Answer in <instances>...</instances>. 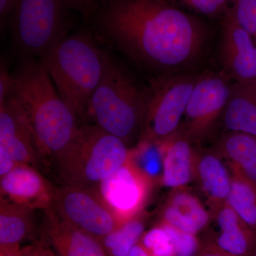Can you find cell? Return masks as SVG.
<instances>
[{"label":"cell","instance_id":"cell-6","mask_svg":"<svg viewBox=\"0 0 256 256\" xmlns=\"http://www.w3.org/2000/svg\"><path fill=\"white\" fill-rule=\"evenodd\" d=\"M198 76L192 70L150 79L140 142L160 144L176 132Z\"/></svg>","mask_w":256,"mask_h":256},{"label":"cell","instance_id":"cell-9","mask_svg":"<svg viewBox=\"0 0 256 256\" xmlns=\"http://www.w3.org/2000/svg\"><path fill=\"white\" fill-rule=\"evenodd\" d=\"M52 208L66 222L100 240L121 226L95 186L56 188Z\"/></svg>","mask_w":256,"mask_h":256},{"label":"cell","instance_id":"cell-14","mask_svg":"<svg viewBox=\"0 0 256 256\" xmlns=\"http://www.w3.org/2000/svg\"><path fill=\"white\" fill-rule=\"evenodd\" d=\"M45 210L44 236L58 256H108L100 240L66 222L53 208Z\"/></svg>","mask_w":256,"mask_h":256},{"label":"cell","instance_id":"cell-12","mask_svg":"<svg viewBox=\"0 0 256 256\" xmlns=\"http://www.w3.org/2000/svg\"><path fill=\"white\" fill-rule=\"evenodd\" d=\"M0 152L36 168L42 158L26 116L11 97L0 102Z\"/></svg>","mask_w":256,"mask_h":256},{"label":"cell","instance_id":"cell-13","mask_svg":"<svg viewBox=\"0 0 256 256\" xmlns=\"http://www.w3.org/2000/svg\"><path fill=\"white\" fill-rule=\"evenodd\" d=\"M56 188L35 166L21 164L2 176L1 198L30 210L52 208Z\"/></svg>","mask_w":256,"mask_h":256},{"label":"cell","instance_id":"cell-18","mask_svg":"<svg viewBox=\"0 0 256 256\" xmlns=\"http://www.w3.org/2000/svg\"><path fill=\"white\" fill-rule=\"evenodd\" d=\"M162 218L175 228L196 235L208 225L210 216L194 195L178 188L165 203Z\"/></svg>","mask_w":256,"mask_h":256},{"label":"cell","instance_id":"cell-16","mask_svg":"<svg viewBox=\"0 0 256 256\" xmlns=\"http://www.w3.org/2000/svg\"><path fill=\"white\" fill-rule=\"evenodd\" d=\"M220 234L216 244L234 256H252L256 252V230L239 216L228 202L216 208Z\"/></svg>","mask_w":256,"mask_h":256},{"label":"cell","instance_id":"cell-5","mask_svg":"<svg viewBox=\"0 0 256 256\" xmlns=\"http://www.w3.org/2000/svg\"><path fill=\"white\" fill-rule=\"evenodd\" d=\"M130 153L122 140L84 122L56 161L64 184L92 188L120 168Z\"/></svg>","mask_w":256,"mask_h":256},{"label":"cell","instance_id":"cell-26","mask_svg":"<svg viewBox=\"0 0 256 256\" xmlns=\"http://www.w3.org/2000/svg\"><path fill=\"white\" fill-rule=\"evenodd\" d=\"M160 224L171 238L175 256H197L200 242L195 234L183 232L163 222Z\"/></svg>","mask_w":256,"mask_h":256},{"label":"cell","instance_id":"cell-23","mask_svg":"<svg viewBox=\"0 0 256 256\" xmlns=\"http://www.w3.org/2000/svg\"><path fill=\"white\" fill-rule=\"evenodd\" d=\"M144 222L138 216L100 240L110 256H128L144 234Z\"/></svg>","mask_w":256,"mask_h":256},{"label":"cell","instance_id":"cell-8","mask_svg":"<svg viewBox=\"0 0 256 256\" xmlns=\"http://www.w3.org/2000/svg\"><path fill=\"white\" fill-rule=\"evenodd\" d=\"M233 82L222 70L218 73L206 70L198 74L184 116V120L175 133L191 142L206 137L220 116H223Z\"/></svg>","mask_w":256,"mask_h":256},{"label":"cell","instance_id":"cell-19","mask_svg":"<svg viewBox=\"0 0 256 256\" xmlns=\"http://www.w3.org/2000/svg\"><path fill=\"white\" fill-rule=\"evenodd\" d=\"M195 170L202 188L214 208L226 203L232 188V176L220 158L213 153H204L197 162L195 161Z\"/></svg>","mask_w":256,"mask_h":256},{"label":"cell","instance_id":"cell-30","mask_svg":"<svg viewBox=\"0 0 256 256\" xmlns=\"http://www.w3.org/2000/svg\"><path fill=\"white\" fill-rule=\"evenodd\" d=\"M0 102L9 96L12 89V74H10L8 67L2 62L0 72Z\"/></svg>","mask_w":256,"mask_h":256},{"label":"cell","instance_id":"cell-4","mask_svg":"<svg viewBox=\"0 0 256 256\" xmlns=\"http://www.w3.org/2000/svg\"><path fill=\"white\" fill-rule=\"evenodd\" d=\"M104 52L90 33L66 36L40 57L64 102L84 121L88 104L100 82Z\"/></svg>","mask_w":256,"mask_h":256},{"label":"cell","instance_id":"cell-33","mask_svg":"<svg viewBox=\"0 0 256 256\" xmlns=\"http://www.w3.org/2000/svg\"><path fill=\"white\" fill-rule=\"evenodd\" d=\"M197 256H234L228 252H224L216 245L206 247L200 255Z\"/></svg>","mask_w":256,"mask_h":256},{"label":"cell","instance_id":"cell-24","mask_svg":"<svg viewBox=\"0 0 256 256\" xmlns=\"http://www.w3.org/2000/svg\"><path fill=\"white\" fill-rule=\"evenodd\" d=\"M170 4L195 15L222 18L230 8V0H166Z\"/></svg>","mask_w":256,"mask_h":256},{"label":"cell","instance_id":"cell-22","mask_svg":"<svg viewBox=\"0 0 256 256\" xmlns=\"http://www.w3.org/2000/svg\"><path fill=\"white\" fill-rule=\"evenodd\" d=\"M232 188L227 202L239 216L256 230V182L232 166Z\"/></svg>","mask_w":256,"mask_h":256},{"label":"cell","instance_id":"cell-11","mask_svg":"<svg viewBox=\"0 0 256 256\" xmlns=\"http://www.w3.org/2000/svg\"><path fill=\"white\" fill-rule=\"evenodd\" d=\"M220 60L222 70L234 82L256 78V44L228 8L222 18Z\"/></svg>","mask_w":256,"mask_h":256},{"label":"cell","instance_id":"cell-31","mask_svg":"<svg viewBox=\"0 0 256 256\" xmlns=\"http://www.w3.org/2000/svg\"><path fill=\"white\" fill-rule=\"evenodd\" d=\"M16 0H0V25L4 30L8 22L10 15L14 10Z\"/></svg>","mask_w":256,"mask_h":256},{"label":"cell","instance_id":"cell-21","mask_svg":"<svg viewBox=\"0 0 256 256\" xmlns=\"http://www.w3.org/2000/svg\"><path fill=\"white\" fill-rule=\"evenodd\" d=\"M220 152L256 182V136L248 133L229 131L218 142Z\"/></svg>","mask_w":256,"mask_h":256},{"label":"cell","instance_id":"cell-15","mask_svg":"<svg viewBox=\"0 0 256 256\" xmlns=\"http://www.w3.org/2000/svg\"><path fill=\"white\" fill-rule=\"evenodd\" d=\"M192 143L186 138L174 133L158 144L162 160V178L164 186L178 190L191 181L195 171Z\"/></svg>","mask_w":256,"mask_h":256},{"label":"cell","instance_id":"cell-29","mask_svg":"<svg viewBox=\"0 0 256 256\" xmlns=\"http://www.w3.org/2000/svg\"><path fill=\"white\" fill-rule=\"evenodd\" d=\"M104 0H65L68 10H75L90 15Z\"/></svg>","mask_w":256,"mask_h":256},{"label":"cell","instance_id":"cell-10","mask_svg":"<svg viewBox=\"0 0 256 256\" xmlns=\"http://www.w3.org/2000/svg\"><path fill=\"white\" fill-rule=\"evenodd\" d=\"M152 178L130 156L120 168L95 188L121 226L139 214L150 193Z\"/></svg>","mask_w":256,"mask_h":256},{"label":"cell","instance_id":"cell-1","mask_svg":"<svg viewBox=\"0 0 256 256\" xmlns=\"http://www.w3.org/2000/svg\"><path fill=\"white\" fill-rule=\"evenodd\" d=\"M90 15L102 38L154 76L192 72L208 43L202 18L166 0H104Z\"/></svg>","mask_w":256,"mask_h":256},{"label":"cell","instance_id":"cell-17","mask_svg":"<svg viewBox=\"0 0 256 256\" xmlns=\"http://www.w3.org/2000/svg\"><path fill=\"white\" fill-rule=\"evenodd\" d=\"M223 120L228 130L256 136V78L233 82Z\"/></svg>","mask_w":256,"mask_h":256},{"label":"cell","instance_id":"cell-32","mask_svg":"<svg viewBox=\"0 0 256 256\" xmlns=\"http://www.w3.org/2000/svg\"><path fill=\"white\" fill-rule=\"evenodd\" d=\"M0 256H23V250L20 244L0 246Z\"/></svg>","mask_w":256,"mask_h":256},{"label":"cell","instance_id":"cell-2","mask_svg":"<svg viewBox=\"0 0 256 256\" xmlns=\"http://www.w3.org/2000/svg\"><path fill=\"white\" fill-rule=\"evenodd\" d=\"M11 97L28 119L41 156L57 160L78 130L79 119L64 102L41 60L22 56L12 74Z\"/></svg>","mask_w":256,"mask_h":256},{"label":"cell","instance_id":"cell-35","mask_svg":"<svg viewBox=\"0 0 256 256\" xmlns=\"http://www.w3.org/2000/svg\"><path fill=\"white\" fill-rule=\"evenodd\" d=\"M252 256H256V252H254V255H252Z\"/></svg>","mask_w":256,"mask_h":256},{"label":"cell","instance_id":"cell-28","mask_svg":"<svg viewBox=\"0 0 256 256\" xmlns=\"http://www.w3.org/2000/svg\"><path fill=\"white\" fill-rule=\"evenodd\" d=\"M23 256H56L44 236L30 246L22 249Z\"/></svg>","mask_w":256,"mask_h":256},{"label":"cell","instance_id":"cell-7","mask_svg":"<svg viewBox=\"0 0 256 256\" xmlns=\"http://www.w3.org/2000/svg\"><path fill=\"white\" fill-rule=\"evenodd\" d=\"M65 0H16L10 15V34L22 56L40 58L68 31Z\"/></svg>","mask_w":256,"mask_h":256},{"label":"cell","instance_id":"cell-27","mask_svg":"<svg viewBox=\"0 0 256 256\" xmlns=\"http://www.w3.org/2000/svg\"><path fill=\"white\" fill-rule=\"evenodd\" d=\"M230 6L239 24L256 44V0H230Z\"/></svg>","mask_w":256,"mask_h":256},{"label":"cell","instance_id":"cell-3","mask_svg":"<svg viewBox=\"0 0 256 256\" xmlns=\"http://www.w3.org/2000/svg\"><path fill=\"white\" fill-rule=\"evenodd\" d=\"M146 87L139 85L122 64L104 52L98 85L88 104L84 122L95 124L126 144L140 137Z\"/></svg>","mask_w":256,"mask_h":256},{"label":"cell","instance_id":"cell-20","mask_svg":"<svg viewBox=\"0 0 256 256\" xmlns=\"http://www.w3.org/2000/svg\"><path fill=\"white\" fill-rule=\"evenodd\" d=\"M32 210L1 198L0 246L20 244L32 236L34 232Z\"/></svg>","mask_w":256,"mask_h":256},{"label":"cell","instance_id":"cell-25","mask_svg":"<svg viewBox=\"0 0 256 256\" xmlns=\"http://www.w3.org/2000/svg\"><path fill=\"white\" fill-rule=\"evenodd\" d=\"M140 242L152 256H175L171 238L161 224L143 234Z\"/></svg>","mask_w":256,"mask_h":256},{"label":"cell","instance_id":"cell-34","mask_svg":"<svg viewBox=\"0 0 256 256\" xmlns=\"http://www.w3.org/2000/svg\"><path fill=\"white\" fill-rule=\"evenodd\" d=\"M128 256H152L148 252V250L143 246L140 242H138Z\"/></svg>","mask_w":256,"mask_h":256}]
</instances>
